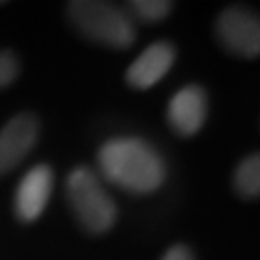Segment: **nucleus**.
I'll list each match as a JSON object with an SVG mask.
<instances>
[{
	"label": "nucleus",
	"mask_w": 260,
	"mask_h": 260,
	"mask_svg": "<svg viewBox=\"0 0 260 260\" xmlns=\"http://www.w3.org/2000/svg\"><path fill=\"white\" fill-rule=\"evenodd\" d=\"M101 176L135 195L154 193L164 185L168 166L154 145L141 137H116L106 141L99 154Z\"/></svg>",
	"instance_id": "1"
},
{
	"label": "nucleus",
	"mask_w": 260,
	"mask_h": 260,
	"mask_svg": "<svg viewBox=\"0 0 260 260\" xmlns=\"http://www.w3.org/2000/svg\"><path fill=\"white\" fill-rule=\"evenodd\" d=\"M66 195L77 222L87 232L99 235L114 228L118 208L94 170L87 166L74 168L66 179Z\"/></svg>",
	"instance_id": "2"
},
{
	"label": "nucleus",
	"mask_w": 260,
	"mask_h": 260,
	"mask_svg": "<svg viewBox=\"0 0 260 260\" xmlns=\"http://www.w3.org/2000/svg\"><path fill=\"white\" fill-rule=\"evenodd\" d=\"M70 21L83 37L112 48H129L135 43V25L127 12L108 2L74 0L68 4Z\"/></svg>",
	"instance_id": "3"
},
{
	"label": "nucleus",
	"mask_w": 260,
	"mask_h": 260,
	"mask_svg": "<svg viewBox=\"0 0 260 260\" xmlns=\"http://www.w3.org/2000/svg\"><path fill=\"white\" fill-rule=\"evenodd\" d=\"M216 35L222 47L235 56L256 58L260 52L258 16L241 6L225 8L216 19Z\"/></svg>",
	"instance_id": "4"
},
{
	"label": "nucleus",
	"mask_w": 260,
	"mask_h": 260,
	"mask_svg": "<svg viewBox=\"0 0 260 260\" xmlns=\"http://www.w3.org/2000/svg\"><path fill=\"white\" fill-rule=\"evenodd\" d=\"M39 139V120L21 112L16 114L0 129V176L12 172L27 156Z\"/></svg>",
	"instance_id": "5"
},
{
	"label": "nucleus",
	"mask_w": 260,
	"mask_h": 260,
	"mask_svg": "<svg viewBox=\"0 0 260 260\" xmlns=\"http://www.w3.org/2000/svg\"><path fill=\"white\" fill-rule=\"evenodd\" d=\"M54 174L52 168L47 164H37L21 177L14 197L16 216L21 222H35L41 214L45 212L48 199L52 193Z\"/></svg>",
	"instance_id": "6"
},
{
	"label": "nucleus",
	"mask_w": 260,
	"mask_h": 260,
	"mask_svg": "<svg viewBox=\"0 0 260 260\" xmlns=\"http://www.w3.org/2000/svg\"><path fill=\"white\" fill-rule=\"evenodd\" d=\"M208 96L201 85H185L168 104V121L181 137H193L205 125Z\"/></svg>",
	"instance_id": "7"
},
{
	"label": "nucleus",
	"mask_w": 260,
	"mask_h": 260,
	"mask_svg": "<svg viewBox=\"0 0 260 260\" xmlns=\"http://www.w3.org/2000/svg\"><path fill=\"white\" fill-rule=\"evenodd\" d=\"M176 62V48L168 41L152 43L141 52L125 72V81L133 89H150L172 70Z\"/></svg>",
	"instance_id": "8"
},
{
	"label": "nucleus",
	"mask_w": 260,
	"mask_h": 260,
	"mask_svg": "<svg viewBox=\"0 0 260 260\" xmlns=\"http://www.w3.org/2000/svg\"><path fill=\"white\" fill-rule=\"evenodd\" d=\"M235 191L245 199H256L260 195V156L251 154L239 162L233 174Z\"/></svg>",
	"instance_id": "9"
},
{
	"label": "nucleus",
	"mask_w": 260,
	"mask_h": 260,
	"mask_svg": "<svg viewBox=\"0 0 260 260\" xmlns=\"http://www.w3.org/2000/svg\"><path fill=\"white\" fill-rule=\"evenodd\" d=\"M127 8L141 21L156 23V21H162L170 16L174 4L168 0H133L127 4Z\"/></svg>",
	"instance_id": "10"
},
{
	"label": "nucleus",
	"mask_w": 260,
	"mask_h": 260,
	"mask_svg": "<svg viewBox=\"0 0 260 260\" xmlns=\"http://www.w3.org/2000/svg\"><path fill=\"white\" fill-rule=\"evenodd\" d=\"M19 74L18 56L10 50H0V89L8 87L16 81Z\"/></svg>",
	"instance_id": "11"
},
{
	"label": "nucleus",
	"mask_w": 260,
	"mask_h": 260,
	"mask_svg": "<svg viewBox=\"0 0 260 260\" xmlns=\"http://www.w3.org/2000/svg\"><path fill=\"white\" fill-rule=\"evenodd\" d=\"M162 260H195V256L185 245H174L172 249H168Z\"/></svg>",
	"instance_id": "12"
}]
</instances>
